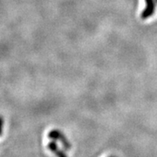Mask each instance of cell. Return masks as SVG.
Returning <instances> with one entry per match:
<instances>
[{"label":"cell","instance_id":"1","mask_svg":"<svg viewBox=\"0 0 157 157\" xmlns=\"http://www.w3.org/2000/svg\"><path fill=\"white\" fill-rule=\"evenodd\" d=\"M155 0H145V9L140 13V18L146 20L151 17L155 11Z\"/></svg>","mask_w":157,"mask_h":157},{"label":"cell","instance_id":"2","mask_svg":"<svg viewBox=\"0 0 157 157\" xmlns=\"http://www.w3.org/2000/svg\"><path fill=\"white\" fill-rule=\"evenodd\" d=\"M3 127H4V119L0 116V135H2L3 133Z\"/></svg>","mask_w":157,"mask_h":157},{"label":"cell","instance_id":"3","mask_svg":"<svg viewBox=\"0 0 157 157\" xmlns=\"http://www.w3.org/2000/svg\"><path fill=\"white\" fill-rule=\"evenodd\" d=\"M155 3H156V5H157V0H155Z\"/></svg>","mask_w":157,"mask_h":157}]
</instances>
